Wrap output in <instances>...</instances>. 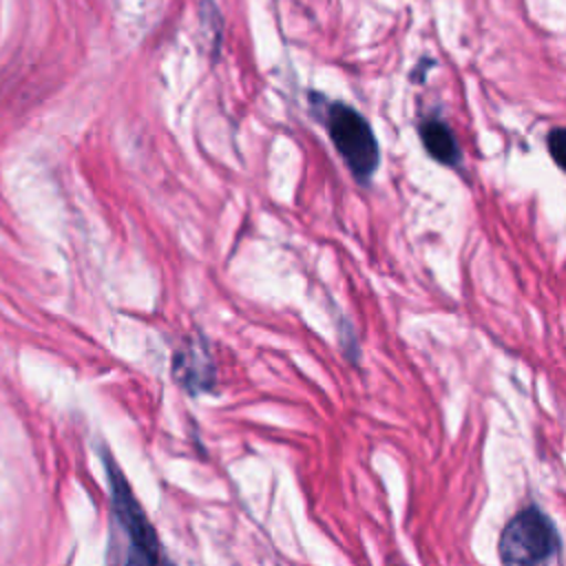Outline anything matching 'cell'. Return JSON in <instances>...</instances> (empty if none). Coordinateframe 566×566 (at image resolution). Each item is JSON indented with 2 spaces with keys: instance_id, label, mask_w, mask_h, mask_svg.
<instances>
[{
  "instance_id": "obj_1",
  "label": "cell",
  "mask_w": 566,
  "mask_h": 566,
  "mask_svg": "<svg viewBox=\"0 0 566 566\" xmlns=\"http://www.w3.org/2000/svg\"><path fill=\"white\" fill-rule=\"evenodd\" d=\"M102 460L108 480L113 524L124 537V553L119 566H175L164 553L150 520L146 517L115 458L106 449H102Z\"/></svg>"
},
{
  "instance_id": "obj_2",
  "label": "cell",
  "mask_w": 566,
  "mask_h": 566,
  "mask_svg": "<svg viewBox=\"0 0 566 566\" xmlns=\"http://www.w3.org/2000/svg\"><path fill=\"white\" fill-rule=\"evenodd\" d=\"M562 551L553 520L535 504L517 511L502 528L497 555L502 566H548Z\"/></svg>"
},
{
  "instance_id": "obj_3",
  "label": "cell",
  "mask_w": 566,
  "mask_h": 566,
  "mask_svg": "<svg viewBox=\"0 0 566 566\" xmlns=\"http://www.w3.org/2000/svg\"><path fill=\"white\" fill-rule=\"evenodd\" d=\"M323 115L327 135L349 172L358 184H369L380 164V148L371 124L345 102H329Z\"/></svg>"
},
{
  "instance_id": "obj_4",
  "label": "cell",
  "mask_w": 566,
  "mask_h": 566,
  "mask_svg": "<svg viewBox=\"0 0 566 566\" xmlns=\"http://www.w3.org/2000/svg\"><path fill=\"white\" fill-rule=\"evenodd\" d=\"M172 376L188 394L212 391L214 387V360L208 352V345L192 336L184 340L172 356Z\"/></svg>"
},
{
  "instance_id": "obj_5",
  "label": "cell",
  "mask_w": 566,
  "mask_h": 566,
  "mask_svg": "<svg viewBox=\"0 0 566 566\" xmlns=\"http://www.w3.org/2000/svg\"><path fill=\"white\" fill-rule=\"evenodd\" d=\"M418 130H420V142L431 159H436L438 164H444L449 168L462 166L460 144H458L455 135L451 133V128L447 126V122H442L438 117H427L420 122Z\"/></svg>"
},
{
  "instance_id": "obj_6",
  "label": "cell",
  "mask_w": 566,
  "mask_h": 566,
  "mask_svg": "<svg viewBox=\"0 0 566 566\" xmlns=\"http://www.w3.org/2000/svg\"><path fill=\"white\" fill-rule=\"evenodd\" d=\"M564 139H566V135H564L562 128H553L546 137L548 150H551V155H553V159L559 168H564Z\"/></svg>"
}]
</instances>
